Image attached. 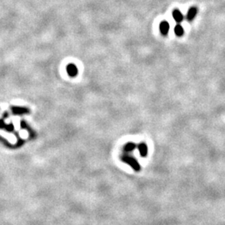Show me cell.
Here are the masks:
<instances>
[{"instance_id":"3","label":"cell","mask_w":225,"mask_h":225,"mask_svg":"<svg viewBox=\"0 0 225 225\" xmlns=\"http://www.w3.org/2000/svg\"><path fill=\"white\" fill-rule=\"evenodd\" d=\"M159 30H160V33L163 35L168 34V33H169V23L166 21L161 22L160 25H159Z\"/></svg>"},{"instance_id":"5","label":"cell","mask_w":225,"mask_h":225,"mask_svg":"<svg viewBox=\"0 0 225 225\" xmlns=\"http://www.w3.org/2000/svg\"><path fill=\"white\" fill-rule=\"evenodd\" d=\"M174 33L175 34L179 36V37H181L183 35V33H184V30L183 29V27L180 25V24H177L175 28H174Z\"/></svg>"},{"instance_id":"4","label":"cell","mask_w":225,"mask_h":225,"mask_svg":"<svg viewBox=\"0 0 225 225\" xmlns=\"http://www.w3.org/2000/svg\"><path fill=\"white\" fill-rule=\"evenodd\" d=\"M173 18L177 23H181L183 20V15L179 9L173 11Z\"/></svg>"},{"instance_id":"2","label":"cell","mask_w":225,"mask_h":225,"mask_svg":"<svg viewBox=\"0 0 225 225\" xmlns=\"http://www.w3.org/2000/svg\"><path fill=\"white\" fill-rule=\"evenodd\" d=\"M197 14H198V8H196V7H191L187 14L188 21H193V19L197 15Z\"/></svg>"},{"instance_id":"7","label":"cell","mask_w":225,"mask_h":225,"mask_svg":"<svg viewBox=\"0 0 225 225\" xmlns=\"http://www.w3.org/2000/svg\"><path fill=\"white\" fill-rule=\"evenodd\" d=\"M139 150H140V152H141V154H142V155H145L146 153H147V148H146V146H145L144 144L140 145Z\"/></svg>"},{"instance_id":"1","label":"cell","mask_w":225,"mask_h":225,"mask_svg":"<svg viewBox=\"0 0 225 225\" xmlns=\"http://www.w3.org/2000/svg\"><path fill=\"white\" fill-rule=\"evenodd\" d=\"M67 72L68 74L71 76V77H75L78 74V68L76 67V65L70 64L67 66Z\"/></svg>"},{"instance_id":"8","label":"cell","mask_w":225,"mask_h":225,"mask_svg":"<svg viewBox=\"0 0 225 225\" xmlns=\"http://www.w3.org/2000/svg\"><path fill=\"white\" fill-rule=\"evenodd\" d=\"M134 148V144H133V143H128V144L125 146V148H124V149L127 150V151H131V150H133Z\"/></svg>"},{"instance_id":"6","label":"cell","mask_w":225,"mask_h":225,"mask_svg":"<svg viewBox=\"0 0 225 225\" xmlns=\"http://www.w3.org/2000/svg\"><path fill=\"white\" fill-rule=\"evenodd\" d=\"M123 160L126 161L127 163H129V164H131L132 167H134L135 169H139V168H138V167H139V165H138V164H137L136 162H135L134 159H132V158H123Z\"/></svg>"}]
</instances>
